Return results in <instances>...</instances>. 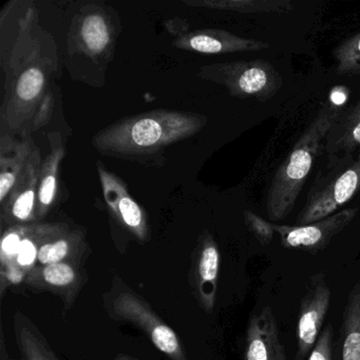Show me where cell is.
<instances>
[{"label":"cell","instance_id":"17","mask_svg":"<svg viewBox=\"0 0 360 360\" xmlns=\"http://www.w3.org/2000/svg\"><path fill=\"white\" fill-rule=\"evenodd\" d=\"M326 161L360 155V100L342 110L328 131L324 145Z\"/></svg>","mask_w":360,"mask_h":360},{"label":"cell","instance_id":"11","mask_svg":"<svg viewBox=\"0 0 360 360\" xmlns=\"http://www.w3.org/2000/svg\"><path fill=\"white\" fill-rule=\"evenodd\" d=\"M70 229L66 223H31L14 260L0 269V294L5 296L8 288L24 283L29 274L37 266L41 246L52 238Z\"/></svg>","mask_w":360,"mask_h":360},{"label":"cell","instance_id":"23","mask_svg":"<svg viewBox=\"0 0 360 360\" xmlns=\"http://www.w3.org/2000/svg\"><path fill=\"white\" fill-rule=\"evenodd\" d=\"M193 8L223 10L243 14L288 13L294 10L290 0H184Z\"/></svg>","mask_w":360,"mask_h":360},{"label":"cell","instance_id":"10","mask_svg":"<svg viewBox=\"0 0 360 360\" xmlns=\"http://www.w3.org/2000/svg\"><path fill=\"white\" fill-rule=\"evenodd\" d=\"M98 179L103 195L112 219L141 243L149 240L148 221L142 206L130 195L127 185L101 162L98 163Z\"/></svg>","mask_w":360,"mask_h":360},{"label":"cell","instance_id":"15","mask_svg":"<svg viewBox=\"0 0 360 360\" xmlns=\"http://www.w3.org/2000/svg\"><path fill=\"white\" fill-rule=\"evenodd\" d=\"M172 45L183 51L201 54H229L263 51L269 48L265 41L243 39L218 29H203L179 34Z\"/></svg>","mask_w":360,"mask_h":360},{"label":"cell","instance_id":"6","mask_svg":"<svg viewBox=\"0 0 360 360\" xmlns=\"http://www.w3.org/2000/svg\"><path fill=\"white\" fill-rule=\"evenodd\" d=\"M201 79L226 88L233 98L266 102L281 89L283 79L271 63L262 60H236L202 66Z\"/></svg>","mask_w":360,"mask_h":360},{"label":"cell","instance_id":"5","mask_svg":"<svg viewBox=\"0 0 360 360\" xmlns=\"http://www.w3.org/2000/svg\"><path fill=\"white\" fill-rule=\"evenodd\" d=\"M360 193V155L328 162L311 183L296 225H307L339 212Z\"/></svg>","mask_w":360,"mask_h":360},{"label":"cell","instance_id":"24","mask_svg":"<svg viewBox=\"0 0 360 360\" xmlns=\"http://www.w3.org/2000/svg\"><path fill=\"white\" fill-rule=\"evenodd\" d=\"M333 58L339 77L360 75V32L341 41L333 51Z\"/></svg>","mask_w":360,"mask_h":360},{"label":"cell","instance_id":"26","mask_svg":"<svg viewBox=\"0 0 360 360\" xmlns=\"http://www.w3.org/2000/svg\"><path fill=\"white\" fill-rule=\"evenodd\" d=\"M244 221L246 226L252 231V235L256 237L261 245H269L273 241L274 235L276 233L273 223L267 222L250 210L244 212Z\"/></svg>","mask_w":360,"mask_h":360},{"label":"cell","instance_id":"4","mask_svg":"<svg viewBox=\"0 0 360 360\" xmlns=\"http://www.w3.org/2000/svg\"><path fill=\"white\" fill-rule=\"evenodd\" d=\"M104 307L111 319L129 322L143 330L153 345L170 360H187L178 334L121 278L115 277L110 290L104 295Z\"/></svg>","mask_w":360,"mask_h":360},{"label":"cell","instance_id":"2","mask_svg":"<svg viewBox=\"0 0 360 360\" xmlns=\"http://www.w3.org/2000/svg\"><path fill=\"white\" fill-rule=\"evenodd\" d=\"M206 123L207 117L199 113L157 109L107 126L94 136L92 145L102 155L145 163L195 136Z\"/></svg>","mask_w":360,"mask_h":360},{"label":"cell","instance_id":"21","mask_svg":"<svg viewBox=\"0 0 360 360\" xmlns=\"http://www.w3.org/2000/svg\"><path fill=\"white\" fill-rule=\"evenodd\" d=\"M13 328L22 360H60L37 324L22 311L14 314Z\"/></svg>","mask_w":360,"mask_h":360},{"label":"cell","instance_id":"25","mask_svg":"<svg viewBox=\"0 0 360 360\" xmlns=\"http://www.w3.org/2000/svg\"><path fill=\"white\" fill-rule=\"evenodd\" d=\"M28 227L29 224L14 225L3 231L0 245V269H5L14 260Z\"/></svg>","mask_w":360,"mask_h":360},{"label":"cell","instance_id":"13","mask_svg":"<svg viewBox=\"0 0 360 360\" xmlns=\"http://www.w3.org/2000/svg\"><path fill=\"white\" fill-rule=\"evenodd\" d=\"M41 163L43 159L41 150L35 145L24 174L20 176L7 201L0 205L1 226H7L8 229L14 225L39 222L37 207Z\"/></svg>","mask_w":360,"mask_h":360},{"label":"cell","instance_id":"19","mask_svg":"<svg viewBox=\"0 0 360 360\" xmlns=\"http://www.w3.org/2000/svg\"><path fill=\"white\" fill-rule=\"evenodd\" d=\"M52 149L41 163L39 172V195H37V221L43 220L53 207L58 195L60 164L66 155V149L58 134Z\"/></svg>","mask_w":360,"mask_h":360},{"label":"cell","instance_id":"27","mask_svg":"<svg viewBox=\"0 0 360 360\" xmlns=\"http://www.w3.org/2000/svg\"><path fill=\"white\" fill-rule=\"evenodd\" d=\"M333 328L328 324L320 333L307 360H333Z\"/></svg>","mask_w":360,"mask_h":360},{"label":"cell","instance_id":"22","mask_svg":"<svg viewBox=\"0 0 360 360\" xmlns=\"http://www.w3.org/2000/svg\"><path fill=\"white\" fill-rule=\"evenodd\" d=\"M340 360H360V280L349 290L343 311Z\"/></svg>","mask_w":360,"mask_h":360},{"label":"cell","instance_id":"12","mask_svg":"<svg viewBox=\"0 0 360 360\" xmlns=\"http://www.w3.org/2000/svg\"><path fill=\"white\" fill-rule=\"evenodd\" d=\"M221 255L210 231H204L191 255L189 283L200 307L210 314L216 305Z\"/></svg>","mask_w":360,"mask_h":360},{"label":"cell","instance_id":"1","mask_svg":"<svg viewBox=\"0 0 360 360\" xmlns=\"http://www.w3.org/2000/svg\"><path fill=\"white\" fill-rule=\"evenodd\" d=\"M1 134L22 139L49 123L56 106L52 85L60 77L56 41L39 24L32 1L14 0L0 14Z\"/></svg>","mask_w":360,"mask_h":360},{"label":"cell","instance_id":"28","mask_svg":"<svg viewBox=\"0 0 360 360\" xmlns=\"http://www.w3.org/2000/svg\"><path fill=\"white\" fill-rule=\"evenodd\" d=\"M0 360H12V358L10 357V354L8 353L7 347H6L4 330L1 332V338H0Z\"/></svg>","mask_w":360,"mask_h":360},{"label":"cell","instance_id":"16","mask_svg":"<svg viewBox=\"0 0 360 360\" xmlns=\"http://www.w3.org/2000/svg\"><path fill=\"white\" fill-rule=\"evenodd\" d=\"M243 360H288L277 318L269 305L255 313L248 321Z\"/></svg>","mask_w":360,"mask_h":360},{"label":"cell","instance_id":"3","mask_svg":"<svg viewBox=\"0 0 360 360\" xmlns=\"http://www.w3.org/2000/svg\"><path fill=\"white\" fill-rule=\"evenodd\" d=\"M341 112L342 110L333 103H324L290 155L278 167L265 203L269 220H284L292 212L314 163L324 153L328 131Z\"/></svg>","mask_w":360,"mask_h":360},{"label":"cell","instance_id":"7","mask_svg":"<svg viewBox=\"0 0 360 360\" xmlns=\"http://www.w3.org/2000/svg\"><path fill=\"white\" fill-rule=\"evenodd\" d=\"M111 8L90 4L73 18L68 33L69 52L94 63L109 60L117 37V18Z\"/></svg>","mask_w":360,"mask_h":360},{"label":"cell","instance_id":"18","mask_svg":"<svg viewBox=\"0 0 360 360\" xmlns=\"http://www.w3.org/2000/svg\"><path fill=\"white\" fill-rule=\"evenodd\" d=\"M35 144L31 138L0 136V205L7 201L26 169Z\"/></svg>","mask_w":360,"mask_h":360},{"label":"cell","instance_id":"14","mask_svg":"<svg viewBox=\"0 0 360 360\" xmlns=\"http://www.w3.org/2000/svg\"><path fill=\"white\" fill-rule=\"evenodd\" d=\"M82 264L73 262L37 265L24 283L33 290L49 292L64 302L65 309H70L84 285Z\"/></svg>","mask_w":360,"mask_h":360},{"label":"cell","instance_id":"9","mask_svg":"<svg viewBox=\"0 0 360 360\" xmlns=\"http://www.w3.org/2000/svg\"><path fill=\"white\" fill-rule=\"evenodd\" d=\"M357 214V207L345 208L311 224H274V231L284 248L317 254L328 248L334 237L353 222Z\"/></svg>","mask_w":360,"mask_h":360},{"label":"cell","instance_id":"20","mask_svg":"<svg viewBox=\"0 0 360 360\" xmlns=\"http://www.w3.org/2000/svg\"><path fill=\"white\" fill-rule=\"evenodd\" d=\"M88 250L86 233L83 229H71L46 242L39 250L37 265L73 262L82 264Z\"/></svg>","mask_w":360,"mask_h":360},{"label":"cell","instance_id":"29","mask_svg":"<svg viewBox=\"0 0 360 360\" xmlns=\"http://www.w3.org/2000/svg\"><path fill=\"white\" fill-rule=\"evenodd\" d=\"M115 360H139V359H136V358L130 357V356H127V355H120V356H117V358H115Z\"/></svg>","mask_w":360,"mask_h":360},{"label":"cell","instance_id":"8","mask_svg":"<svg viewBox=\"0 0 360 360\" xmlns=\"http://www.w3.org/2000/svg\"><path fill=\"white\" fill-rule=\"evenodd\" d=\"M330 302V288L326 274L322 271L314 274L307 280L299 307L295 360L309 358L316 341L319 338Z\"/></svg>","mask_w":360,"mask_h":360}]
</instances>
